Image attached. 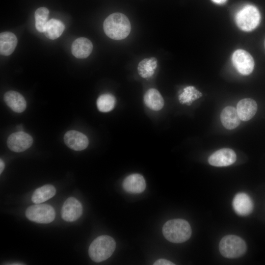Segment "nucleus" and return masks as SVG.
Listing matches in <instances>:
<instances>
[{"label":"nucleus","instance_id":"obj_24","mask_svg":"<svg viewBox=\"0 0 265 265\" xmlns=\"http://www.w3.org/2000/svg\"><path fill=\"white\" fill-rule=\"evenodd\" d=\"M115 102V98L112 94L109 93L104 94L98 98L97 106L100 111L107 112L113 109Z\"/></svg>","mask_w":265,"mask_h":265},{"label":"nucleus","instance_id":"obj_28","mask_svg":"<svg viewBox=\"0 0 265 265\" xmlns=\"http://www.w3.org/2000/svg\"><path fill=\"white\" fill-rule=\"evenodd\" d=\"M213 2L217 4H222L226 1L227 0H212Z\"/></svg>","mask_w":265,"mask_h":265},{"label":"nucleus","instance_id":"obj_23","mask_svg":"<svg viewBox=\"0 0 265 265\" xmlns=\"http://www.w3.org/2000/svg\"><path fill=\"white\" fill-rule=\"evenodd\" d=\"M202 96V93L195 87L188 86L185 87L179 96V102L182 104L190 105L195 100Z\"/></svg>","mask_w":265,"mask_h":265},{"label":"nucleus","instance_id":"obj_18","mask_svg":"<svg viewBox=\"0 0 265 265\" xmlns=\"http://www.w3.org/2000/svg\"><path fill=\"white\" fill-rule=\"evenodd\" d=\"M17 44L16 35L11 32H3L0 34V53L2 55H10Z\"/></svg>","mask_w":265,"mask_h":265},{"label":"nucleus","instance_id":"obj_25","mask_svg":"<svg viewBox=\"0 0 265 265\" xmlns=\"http://www.w3.org/2000/svg\"><path fill=\"white\" fill-rule=\"evenodd\" d=\"M49 11L48 8L41 7L38 8L35 12V27L36 29L44 32L45 27L48 22Z\"/></svg>","mask_w":265,"mask_h":265},{"label":"nucleus","instance_id":"obj_10","mask_svg":"<svg viewBox=\"0 0 265 265\" xmlns=\"http://www.w3.org/2000/svg\"><path fill=\"white\" fill-rule=\"evenodd\" d=\"M236 160V154L232 149L222 148L212 155L208 159L209 163L214 166H226L233 164Z\"/></svg>","mask_w":265,"mask_h":265},{"label":"nucleus","instance_id":"obj_6","mask_svg":"<svg viewBox=\"0 0 265 265\" xmlns=\"http://www.w3.org/2000/svg\"><path fill=\"white\" fill-rule=\"evenodd\" d=\"M26 215L30 221L47 224L53 221L55 212L53 207L50 205L36 204L27 208Z\"/></svg>","mask_w":265,"mask_h":265},{"label":"nucleus","instance_id":"obj_26","mask_svg":"<svg viewBox=\"0 0 265 265\" xmlns=\"http://www.w3.org/2000/svg\"><path fill=\"white\" fill-rule=\"evenodd\" d=\"M153 265H174L175 264L167 260L160 259L156 261L154 263Z\"/></svg>","mask_w":265,"mask_h":265},{"label":"nucleus","instance_id":"obj_3","mask_svg":"<svg viewBox=\"0 0 265 265\" xmlns=\"http://www.w3.org/2000/svg\"><path fill=\"white\" fill-rule=\"evenodd\" d=\"M116 247L114 239L107 235L100 236L90 244L88 253L91 259L99 263L106 260L114 252Z\"/></svg>","mask_w":265,"mask_h":265},{"label":"nucleus","instance_id":"obj_27","mask_svg":"<svg viewBox=\"0 0 265 265\" xmlns=\"http://www.w3.org/2000/svg\"><path fill=\"white\" fill-rule=\"evenodd\" d=\"M5 164L3 162V161L2 160V159H0V174H1L4 168Z\"/></svg>","mask_w":265,"mask_h":265},{"label":"nucleus","instance_id":"obj_15","mask_svg":"<svg viewBox=\"0 0 265 265\" xmlns=\"http://www.w3.org/2000/svg\"><path fill=\"white\" fill-rule=\"evenodd\" d=\"M4 101L6 104L16 112L21 113L26 109V100L18 92L12 90L6 92L4 95Z\"/></svg>","mask_w":265,"mask_h":265},{"label":"nucleus","instance_id":"obj_29","mask_svg":"<svg viewBox=\"0 0 265 265\" xmlns=\"http://www.w3.org/2000/svg\"></svg>","mask_w":265,"mask_h":265},{"label":"nucleus","instance_id":"obj_9","mask_svg":"<svg viewBox=\"0 0 265 265\" xmlns=\"http://www.w3.org/2000/svg\"><path fill=\"white\" fill-rule=\"evenodd\" d=\"M82 213L81 204L73 197L68 198L64 202L61 211L62 219L68 222L77 220L80 217Z\"/></svg>","mask_w":265,"mask_h":265},{"label":"nucleus","instance_id":"obj_12","mask_svg":"<svg viewBox=\"0 0 265 265\" xmlns=\"http://www.w3.org/2000/svg\"><path fill=\"white\" fill-rule=\"evenodd\" d=\"M232 204L235 212L241 216L249 214L253 209L252 199L245 193L237 194L234 198Z\"/></svg>","mask_w":265,"mask_h":265},{"label":"nucleus","instance_id":"obj_5","mask_svg":"<svg viewBox=\"0 0 265 265\" xmlns=\"http://www.w3.org/2000/svg\"><path fill=\"white\" fill-rule=\"evenodd\" d=\"M260 13L258 9L252 5H246L240 9L235 16L238 27L245 31L255 29L259 24Z\"/></svg>","mask_w":265,"mask_h":265},{"label":"nucleus","instance_id":"obj_22","mask_svg":"<svg viewBox=\"0 0 265 265\" xmlns=\"http://www.w3.org/2000/svg\"><path fill=\"white\" fill-rule=\"evenodd\" d=\"M157 58L154 57L142 60L137 67L139 75L143 78L152 77L157 67Z\"/></svg>","mask_w":265,"mask_h":265},{"label":"nucleus","instance_id":"obj_13","mask_svg":"<svg viewBox=\"0 0 265 265\" xmlns=\"http://www.w3.org/2000/svg\"><path fill=\"white\" fill-rule=\"evenodd\" d=\"M124 189L131 193H140L146 188L144 177L139 174H132L127 176L123 182Z\"/></svg>","mask_w":265,"mask_h":265},{"label":"nucleus","instance_id":"obj_7","mask_svg":"<svg viewBox=\"0 0 265 265\" xmlns=\"http://www.w3.org/2000/svg\"><path fill=\"white\" fill-rule=\"evenodd\" d=\"M232 60L234 67L242 75H249L253 70L254 59L251 54L245 50H236L232 55Z\"/></svg>","mask_w":265,"mask_h":265},{"label":"nucleus","instance_id":"obj_14","mask_svg":"<svg viewBox=\"0 0 265 265\" xmlns=\"http://www.w3.org/2000/svg\"><path fill=\"white\" fill-rule=\"evenodd\" d=\"M237 110L241 120L248 121L255 115L257 110V105L254 100L245 98L238 102Z\"/></svg>","mask_w":265,"mask_h":265},{"label":"nucleus","instance_id":"obj_20","mask_svg":"<svg viewBox=\"0 0 265 265\" xmlns=\"http://www.w3.org/2000/svg\"><path fill=\"white\" fill-rule=\"evenodd\" d=\"M55 193L56 189L53 186L44 185L34 191L31 200L35 204H40L53 197Z\"/></svg>","mask_w":265,"mask_h":265},{"label":"nucleus","instance_id":"obj_2","mask_svg":"<svg viewBox=\"0 0 265 265\" xmlns=\"http://www.w3.org/2000/svg\"><path fill=\"white\" fill-rule=\"evenodd\" d=\"M162 233L168 241L176 243H182L190 238L191 228L187 221L182 219H173L164 224Z\"/></svg>","mask_w":265,"mask_h":265},{"label":"nucleus","instance_id":"obj_19","mask_svg":"<svg viewBox=\"0 0 265 265\" xmlns=\"http://www.w3.org/2000/svg\"><path fill=\"white\" fill-rule=\"evenodd\" d=\"M144 102L150 109L158 111L164 106L163 99L158 90L155 88L148 90L144 96Z\"/></svg>","mask_w":265,"mask_h":265},{"label":"nucleus","instance_id":"obj_16","mask_svg":"<svg viewBox=\"0 0 265 265\" xmlns=\"http://www.w3.org/2000/svg\"><path fill=\"white\" fill-rule=\"evenodd\" d=\"M93 50L92 42L85 37H80L76 39L72 45V53L78 58H85L88 57Z\"/></svg>","mask_w":265,"mask_h":265},{"label":"nucleus","instance_id":"obj_8","mask_svg":"<svg viewBox=\"0 0 265 265\" xmlns=\"http://www.w3.org/2000/svg\"><path fill=\"white\" fill-rule=\"evenodd\" d=\"M33 138L29 134L19 131L11 134L7 140V145L11 151L22 152L32 144Z\"/></svg>","mask_w":265,"mask_h":265},{"label":"nucleus","instance_id":"obj_4","mask_svg":"<svg viewBox=\"0 0 265 265\" xmlns=\"http://www.w3.org/2000/svg\"><path fill=\"white\" fill-rule=\"evenodd\" d=\"M246 249L244 240L236 235L224 237L219 244V249L221 255L230 259L237 258L242 256Z\"/></svg>","mask_w":265,"mask_h":265},{"label":"nucleus","instance_id":"obj_17","mask_svg":"<svg viewBox=\"0 0 265 265\" xmlns=\"http://www.w3.org/2000/svg\"><path fill=\"white\" fill-rule=\"evenodd\" d=\"M220 120L223 126L229 130L237 128L240 122L237 109L231 106L225 107L220 114Z\"/></svg>","mask_w":265,"mask_h":265},{"label":"nucleus","instance_id":"obj_11","mask_svg":"<svg viewBox=\"0 0 265 265\" xmlns=\"http://www.w3.org/2000/svg\"><path fill=\"white\" fill-rule=\"evenodd\" d=\"M64 141L69 148L75 151L85 149L89 143L88 139L85 134L74 130L69 131L65 133Z\"/></svg>","mask_w":265,"mask_h":265},{"label":"nucleus","instance_id":"obj_1","mask_svg":"<svg viewBox=\"0 0 265 265\" xmlns=\"http://www.w3.org/2000/svg\"><path fill=\"white\" fill-rule=\"evenodd\" d=\"M103 27L106 34L116 40L126 38L131 30L129 19L121 13H114L109 15L104 22Z\"/></svg>","mask_w":265,"mask_h":265},{"label":"nucleus","instance_id":"obj_21","mask_svg":"<svg viewBox=\"0 0 265 265\" xmlns=\"http://www.w3.org/2000/svg\"><path fill=\"white\" fill-rule=\"evenodd\" d=\"M64 29L65 26L62 22L52 19L48 21L44 33L48 38L54 40L61 36Z\"/></svg>","mask_w":265,"mask_h":265}]
</instances>
